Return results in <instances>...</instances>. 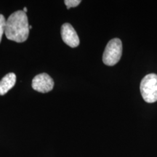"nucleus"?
I'll return each mask as SVG.
<instances>
[{"label": "nucleus", "instance_id": "nucleus-1", "mask_svg": "<svg viewBox=\"0 0 157 157\" xmlns=\"http://www.w3.org/2000/svg\"><path fill=\"white\" fill-rule=\"evenodd\" d=\"M28 17L23 10H18L10 15L6 21L5 34L10 40L21 43L29 37Z\"/></svg>", "mask_w": 157, "mask_h": 157}, {"label": "nucleus", "instance_id": "nucleus-6", "mask_svg": "<svg viewBox=\"0 0 157 157\" xmlns=\"http://www.w3.org/2000/svg\"><path fill=\"white\" fill-rule=\"evenodd\" d=\"M16 82V75L14 73H9L0 81V95H5L10 90L15 86Z\"/></svg>", "mask_w": 157, "mask_h": 157}, {"label": "nucleus", "instance_id": "nucleus-3", "mask_svg": "<svg viewBox=\"0 0 157 157\" xmlns=\"http://www.w3.org/2000/svg\"><path fill=\"white\" fill-rule=\"evenodd\" d=\"M122 55V43L118 38L110 40L103 55V62L106 66H113L120 60Z\"/></svg>", "mask_w": 157, "mask_h": 157}, {"label": "nucleus", "instance_id": "nucleus-4", "mask_svg": "<svg viewBox=\"0 0 157 157\" xmlns=\"http://www.w3.org/2000/svg\"><path fill=\"white\" fill-rule=\"evenodd\" d=\"M53 79L46 73L38 74L32 80V88L39 93H48L53 89Z\"/></svg>", "mask_w": 157, "mask_h": 157}, {"label": "nucleus", "instance_id": "nucleus-5", "mask_svg": "<svg viewBox=\"0 0 157 157\" xmlns=\"http://www.w3.org/2000/svg\"><path fill=\"white\" fill-rule=\"evenodd\" d=\"M61 36L63 41L71 48H76L79 45V38L75 29L70 23H64L61 26Z\"/></svg>", "mask_w": 157, "mask_h": 157}, {"label": "nucleus", "instance_id": "nucleus-9", "mask_svg": "<svg viewBox=\"0 0 157 157\" xmlns=\"http://www.w3.org/2000/svg\"><path fill=\"white\" fill-rule=\"evenodd\" d=\"M23 12H24V13H26V12L27 11H28V10H27V8H26V7H24V8H23Z\"/></svg>", "mask_w": 157, "mask_h": 157}, {"label": "nucleus", "instance_id": "nucleus-8", "mask_svg": "<svg viewBox=\"0 0 157 157\" xmlns=\"http://www.w3.org/2000/svg\"><path fill=\"white\" fill-rule=\"evenodd\" d=\"M65 5L67 6V8L70 9L71 7H75L81 3L80 0H66L64 1Z\"/></svg>", "mask_w": 157, "mask_h": 157}, {"label": "nucleus", "instance_id": "nucleus-7", "mask_svg": "<svg viewBox=\"0 0 157 157\" xmlns=\"http://www.w3.org/2000/svg\"><path fill=\"white\" fill-rule=\"evenodd\" d=\"M5 25H6V20L3 15L0 14V42L2 38V35L5 31Z\"/></svg>", "mask_w": 157, "mask_h": 157}, {"label": "nucleus", "instance_id": "nucleus-2", "mask_svg": "<svg viewBox=\"0 0 157 157\" xmlns=\"http://www.w3.org/2000/svg\"><path fill=\"white\" fill-rule=\"evenodd\" d=\"M140 93L146 103L157 101V75L150 74L143 77L140 82Z\"/></svg>", "mask_w": 157, "mask_h": 157}]
</instances>
